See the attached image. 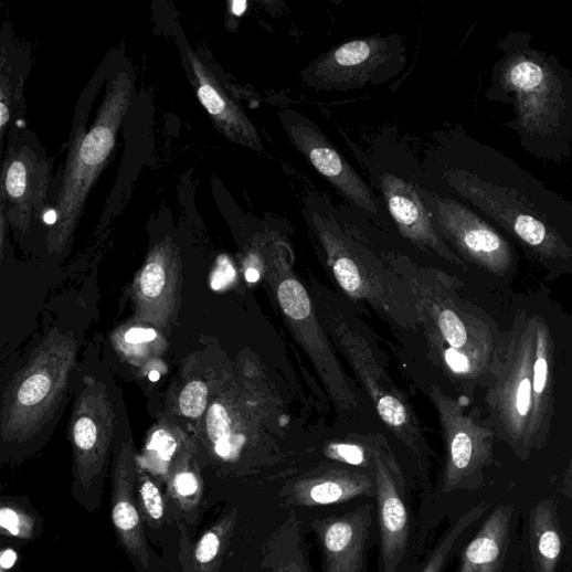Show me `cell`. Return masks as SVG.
Listing matches in <instances>:
<instances>
[{
  "label": "cell",
  "mask_w": 572,
  "mask_h": 572,
  "mask_svg": "<svg viewBox=\"0 0 572 572\" xmlns=\"http://www.w3.org/2000/svg\"><path fill=\"white\" fill-rule=\"evenodd\" d=\"M176 449L177 442L169 432L165 430L155 432L146 447L141 468L149 469L167 480L173 466Z\"/></svg>",
  "instance_id": "26"
},
{
  "label": "cell",
  "mask_w": 572,
  "mask_h": 572,
  "mask_svg": "<svg viewBox=\"0 0 572 572\" xmlns=\"http://www.w3.org/2000/svg\"><path fill=\"white\" fill-rule=\"evenodd\" d=\"M562 491L565 497L572 500V456L563 481Z\"/></svg>",
  "instance_id": "36"
},
{
  "label": "cell",
  "mask_w": 572,
  "mask_h": 572,
  "mask_svg": "<svg viewBox=\"0 0 572 572\" xmlns=\"http://www.w3.org/2000/svg\"><path fill=\"white\" fill-rule=\"evenodd\" d=\"M208 386L203 381H190L179 396V410L183 416L199 419L208 407Z\"/></svg>",
  "instance_id": "30"
},
{
  "label": "cell",
  "mask_w": 572,
  "mask_h": 572,
  "mask_svg": "<svg viewBox=\"0 0 572 572\" xmlns=\"http://www.w3.org/2000/svg\"><path fill=\"white\" fill-rule=\"evenodd\" d=\"M374 465L381 568L384 572H396L411 533L405 486L400 468L388 456L375 452Z\"/></svg>",
  "instance_id": "12"
},
{
  "label": "cell",
  "mask_w": 572,
  "mask_h": 572,
  "mask_svg": "<svg viewBox=\"0 0 572 572\" xmlns=\"http://www.w3.org/2000/svg\"><path fill=\"white\" fill-rule=\"evenodd\" d=\"M245 276L248 282L254 283L259 278V273L254 267H250L246 269Z\"/></svg>",
  "instance_id": "39"
},
{
  "label": "cell",
  "mask_w": 572,
  "mask_h": 572,
  "mask_svg": "<svg viewBox=\"0 0 572 572\" xmlns=\"http://www.w3.org/2000/svg\"><path fill=\"white\" fill-rule=\"evenodd\" d=\"M0 527L4 534L30 540L36 537V519L22 506L3 502L0 508Z\"/></svg>",
  "instance_id": "28"
},
{
  "label": "cell",
  "mask_w": 572,
  "mask_h": 572,
  "mask_svg": "<svg viewBox=\"0 0 572 572\" xmlns=\"http://www.w3.org/2000/svg\"><path fill=\"white\" fill-rule=\"evenodd\" d=\"M131 92L129 76L120 74L113 83L91 130L76 137L56 206L59 220L54 233L62 239L73 231L95 179L115 148L118 129L130 105Z\"/></svg>",
  "instance_id": "3"
},
{
  "label": "cell",
  "mask_w": 572,
  "mask_h": 572,
  "mask_svg": "<svg viewBox=\"0 0 572 572\" xmlns=\"http://www.w3.org/2000/svg\"><path fill=\"white\" fill-rule=\"evenodd\" d=\"M138 464L131 444L124 443L113 468L112 516L123 549L137 572H166L162 560L149 547L137 498Z\"/></svg>",
  "instance_id": "10"
},
{
  "label": "cell",
  "mask_w": 572,
  "mask_h": 572,
  "mask_svg": "<svg viewBox=\"0 0 572 572\" xmlns=\"http://www.w3.org/2000/svg\"><path fill=\"white\" fill-rule=\"evenodd\" d=\"M513 507L498 506L465 548L458 572H502L510 541Z\"/></svg>",
  "instance_id": "16"
},
{
  "label": "cell",
  "mask_w": 572,
  "mask_h": 572,
  "mask_svg": "<svg viewBox=\"0 0 572 572\" xmlns=\"http://www.w3.org/2000/svg\"><path fill=\"white\" fill-rule=\"evenodd\" d=\"M235 269L227 258V256L222 255L218 259V266L212 276V288L215 292L222 290L226 288V286L234 280Z\"/></svg>",
  "instance_id": "31"
},
{
  "label": "cell",
  "mask_w": 572,
  "mask_h": 572,
  "mask_svg": "<svg viewBox=\"0 0 572 572\" xmlns=\"http://www.w3.org/2000/svg\"><path fill=\"white\" fill-rule=\"evenodd\" d=\"M331 454L333 457L350 465L358 466L366 463L364 451L357 445L338 444L331 448Z\"/></svg>",
  "instance_id": "33"
},
{
  "label": "cell",
  "mask_w": 572,
  "mask_h": 572,
  "mask_svg": "<svg viewBox=\"0 0 572 572\" xmlns=\"http://www.w3.org/2000/svg\"><path fill=\"white\" fill-rule=\"evenodd\" d=\"M157 338V333L152 329L134 328L130 329L126 336V342L130 345H140L153 341Z\"/></svg>",
  "instance_id": "34"
},
{
  "label": "cell",
  "mask_w": 572,
  "mask_h": 572,
  "mask_svg": "<svg viewBox=\"0 0 572 572\" xmlns=\"http://www.w3.org/2000/svg\"><path fill=\"white\" fill-rule=\"evenodd\" d=\"M167 483V498L181 517L188 522H194L198 519V510L203 498V487L199 474L183 459L173 464Z\"/></svg>",
  "instance_id": "21"
},
{
  "label": "cell",
  "mask_w": 572,
  "mask_h": 572,
  "mask_svg": "<svg viewBox=\"0 0 572 572\" xmlns=\"http://www.w3.org/2000/svg\"><path fill=\"white\" fill-rule=\"evenodd\" d=\"M18 560V553L12 549H6L2 552V559H0V564H2V570H10L14 566Z\"/></svg>",
  "instance_id": "35"
},
{
  "label": "cell",
  "mask_w": 572,
  "mask_h": 572,
  "mask_svg": "<svg viewBox=\"0 0 572 572\" xmlns=\"http://www.w3.org/2000/svg\"><path fill=\"white\" fill-rule=\"evenodd\" d=\"M442 237L460 255L496 275L508 274L515 263L510 243L486 220L449 198L416 187Z\"/></svg>",
  "instance_id": "6"
},
{
  "label": "cell",
  "mask_w": 572,
  "mask_h": 572,
  "mask_svg": "<svg viewBox=\"0 0 572 572\" xmlns=\"http://www.w3.org/2000/svg\"><path fill=\"white\" fill-rule=\"evenodd\" d=\"M504 56L494 72L492 99L511 103L510 128L521 145L541 159L572 152V76L552 56L532 50L527 36L500 44Z\"/></svg>",
  "instance_id": "2"
},
{
  "label": "cell",
  "mask_w": 572,
  "mask_h": 572,
  "mask_svg": "<svg viewBox=\"0 0 572 572\" xmlns=\"http://www.w3.org/2000/svg\"><path fill=\"white\" fill-rule=\"evenodd\" d=\"M73 353L71 345L54 342L44 347L22 373L11 398L8 423L11 433L14 428L34 426L60 399Z\"/></svg>",
  "instance_id": "9"
},
{
  "label": "cell",
  "mask_w": 572,
  "mask_h": 572,
  "mask_svg": "<svg viewBox=\"0 0 572 572\" xmlns=\"http://www.w3.org/2000/svg\"><path fill=\"white\" fill-rule=\"evenodd\" d=\"M375 491L366 475L336 470L297 481L292 490V504L315 508L369 497Z\"/></svg>",
  "instance_id": "17"
},
{
  "label": "cell",
  "mask_w": 572,
  "mask_h": 572,
  "mask_svg": "<svg viewBox=\"0 0 572 572\" xmlns=\"http://www.w3.org/2000/svg\"><path fill=\"white\" fill-rule=\"evenodd\" d=\"M488 509V504H481L462 516L443 536L422 572H443L457 541L468 528L485 516Z\"/></svg>",
  "instance_id": "24"
},
{
  "label": "cell",
  "mask_w": 572,
  "mask_h": 572,
  "mask_svg": "<svg viewBox=\"0 0 572 572\" xmlns=\"http://www.w3.org/2000/svg\"><path fill=\"white\" fill-rule=\"evenodd\" d=\"M531 325L513 339L499 380L490 398L497 409L505 438L521 457L537 445L533 431V364L536 327Z\"/></svg>",
  "instance_id": "5"
},
{
  "label": "cell",
  "mask_w": 572,
  "mask_h": 572,
  "mask_svg": "<svg viewBox=\"0 0 572 572\" xmlns=\"http://www.w3.org/2000/svg\"><path fill=\"white\" fill-rule=\"evenodd\" d=\"M246 10L245 2H234L232 4V11L235 15L241 17Z\"/></svg>",
  "instance_id": "38"
},
{
  "label": "cell",
  "mask_w": 572,
  "mask_h": 572,
  "mask_svg": "<svg viewBox=\"0 0 572 572\" xmlns=\"http://www.w3.org/2000/svg\"><path fill=\"white\" fill-rule=\"evenodd\" d=\"M36 161L32 153L21 150L8 162L4 174V189L9 199L21 209L29 211L35 202Z\"/></svg>",
  "instance_id": "22"
},
{
  "label": "cell",
  "mask_w": 572,
  "mask_h": 572,
  "mask_svg": "<svg viewBox=\"0 0 572 572\" xmlns=\"http://www.w3.org/2000/svg\"><path fill=\"white\" fill-rule=\"evenodd\" d=\"M380 186L389 211L405 239L466 268L463 261L445 244L415 186L392 173L381 176Z\"/></svg>",
  "instance_id": "13"
},
{
  "label": "cell",
  "mask_w": 572,
  "mask_h": 572,
  "mask_svg": "<svg viewBox=\"0 0 572 572\" xmlns=\"http://www.w3.org/2000/svg\"><path fill=\"white\" fill-rule=\"evenodd\" d=\"M282 121L294 146L318 172L356 206L377 213L374 197L367 183L315 124L295 113L285 114Z\"/></svg>",
  "instance_id": "11"
},
{
  "label": "cell",
  "mask_w": 572,
  "mask_h": 572,
  "mask_svg": "<svg viewBox=\"0 0 572 572\" xmlns=\"http://www.w3.org/2000/svg\"><path fill=\"white\" fill-rule=\"evenodd\" d=\"M272 572H310L300 547L296 516L286 521L269 544Z\"/></svg>",
  "instance_id": "23"
},
{
  "label": "cell",
  "mask_w": 572,
  "mask_h": 572,
  "mask_svg": "<svg viewBox=\"0 0 572 572\" xmlns=\"http://www.w3.org/2000/svg\"><path fill=\"white\" fill-rule=\"evenodd\" d=\"M177 255L170 242H162L150 253L139 278V298L148 306H157L170 297L177 277Z\"/></svg>",
  "instance_id": "19"
},
{
  "label": "cell",
  "mask_w": 572,
  "mask_h": 572,
  "mask_svg": "<svg viewBox=\"0 0 572 572\" xmlns=\"http://www.w3.org/2000/svg\"><path fill=\"white\" fill-rule=\"evenodd\" d=\"M159 378H160V374H159V372H158V371H156V370H153V371H151V372L149 373V379H150L151 381H153V383H156V381H158V380H159Z\"/></svg>",
  "instance_id": "40"
},
{
  "label": "cell",
  "mask_w": 572,
  "mask_h": 572,
  "mask_svg": "<svg viewBox=\"0 0 572 572\" xmlns=\"http://www.w3.org/2000/svg\"><path fill=\"white\" fill-rule=\"evenodd\" d=\"M529 531L536 571L555 572L562 550L555 500L547 499L532 508Z\"/></svg>",
  "instance_id": "18"
},
{
  "label": "cell",
  "mask_w": 572,
  "mask_h": 572,
  "mask_svg": "<svg viewBox=\"0 0 572 572\" xmlns=\"http://www.w3.org/2000/svg\"><path fill=\"white\" fill-rule=\"evenodd\" d=\"M444 180L543 265L572 264V205L502 152L486 148L478 167L448 169Z\"/></svg>",
  "instance_id": "1"
},
{
  "label": "cell",
  "mask_w": 572,
  "mask_h": 572,
  "mask_svg": "<svg viewBox=\"0 0 572 572\" xmlns=\"http://www.w3.org/2000/svg\"><path fill=\"white\" fill-rule=\"evenodd\" d=\"M186 57L197 84L199 98L216 127L232 141L254 151H262L263 146L256 128L227 97L225 89L211 71L194 53L188 52Z\"/></svg>",
  "instance_id": "15"
},
{
  "label": "cell",
  "mask_w": 572,
  "mask_h": 572,
  "mask_svg": "<svg viewBox=\"0 0 572 572\" xmlns=\"http://www.w3.org/2000/svg\"><path fill=\"white\" fill-rule=\"evenodd\" d=\"M235 523L234 513L229 515L198 542L194 557L201 568L213 565L224 550V545L233 531Z\"/></svg>",
  "instance_id": "27"
},
{
  "label": "cell",
  "mask_w": 572,
  "mask_h": 572,
  "mask_svg": "<svg viewBox=\"0 0 572 572\" xmlns=\"http://www.w3.org/2000/svg\"><path fill=\"white\" fill-rule=\"evenodd\" d=\"M208 433L215 445L216 453L222 457H227L233 449L231 421L221 404H214L209 411Z\"/></svg>",
  "instance_id": "29"
},
{
  "label": "cell",
  "mask_w": 572,
  "mask_h": 572,
  "mask_svg": "<svg viewBox=\"0 0 572 572\" xmlns=\"http://www.w3.org/2000/svg\"><path fill=\"white\" fill-rule=\"evenodd\" d=\"M551 341L548 328L536 322V357L533 364V431L537 436L548 424L552 413V400L548 395L549 358ZM538 443V441H537Z\"/></svg>",
  "instance_id": "20"
},
{
  "label": "cell",
  "mask_w": 572,
  "mask_h": 572,
  "mask_svg": "<svg viewBox=\"0 0 572 572\" xmlns=\"http://www.w3.org/2000/svg\"><path fill=\"white\" fill-rule=\"evenodd\" d=\"M447 442L443 491L478 490L485 485L484 470L492 462L494 431L463 414L457 403L436 392Z\"/></svg>",
  "instance_id": "7"
},
{
  "label": "cell",
  "mask_w": 572,
  "mask_h": 572,
  "mask_svg": "<svg viewBox=\"0 0 572 572\" xmlns=\"http://www.w3.org/2000/svg\"><path fill=\"white\" fill-rule=\"evenodd\" d=\"M137 498L145 525L161 528L166 521V500L160 487L141 467L137 469Z\"/></svg>",
  "instance_id": "25"
},
{
  "label": "cell",
  "mask_w": 572,
  "mask_h": 572,
  "mask_svg": "<svg viewBox=\"0 0 572 572\" xmlns=\"http://www.w3.org/2000/svg\"><path fill=\"white\" fill-rule=\"evenodd\" d=\"M371 510L366 505L343 516L313 523L321 543L326 572H364Z\"/></svg>",
  "instance_id": "14"
},
{
  "label": "cell",
  "mask_w": 572,
  "mask_h": 572,
  "mask_svg": "<svg viewBox=\"0 0 572 572\" xmlns=\"http://www.w3.org/2000/svg\"><path fill=\"white\" fill-rule=\"evenodd\" d=\"M444 358L447 366L456 373L470 374L475 371H480L466 354L454 348L446 349Z\"/></svg>",
  "instance_id": "32"
},
{
  "label": "cell",
  "mask_w": 572,
  "mask_h": 572,
  "mask_svg": "<svg viewBox=\"0 0 572 572\" xmlns=\"http://www.w3.org/2000/svg\"><path fill=\"white\" fill-rule=\"evenodd\" d=\"M57 220H59V215H57L56 210H50L44 215V222L47 225H55L57 223Z\"/></svg>",
  "instance_id": "37"
},
{
  "label": "cell",
  "mask_w": 572,
  "mask_h": 572,
  "mask_svg": "<svg viewBox=\"0 0 572 572\" xmlns=\"http://www.w3.org/2000/svg\"><path fill=\"white\" fill-rule=\"evenodd\" d=\"M107 405L86 400L73 426L74 500L87 512L102 509L105 473L112 443Z\"/></svg>",
  "instance_id": "8"
},
{
  "label": "cell",
  "mask_w": 572,
  "mask_h": 572,
  "mask_svg": "<svg viewBox=\"0 0 572 572\" xmlns=\"http://www.w3.org/2000/svg\"><path fill=\"white\" fill-rule=\"evenodd\" d=\"M404 65V46L398 36H372L325 54L305 71L304 77L313 87L347 91L384 82Z\"/></svg>",
  "instance_id": "4"
}]
</instances>
